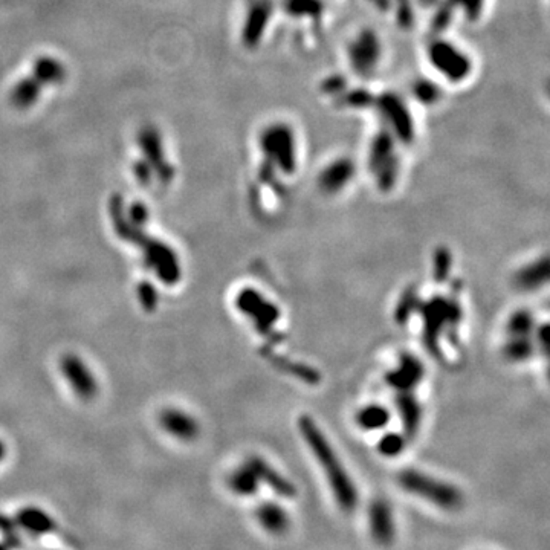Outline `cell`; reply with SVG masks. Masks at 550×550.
<instances>
[{
	"mask_svg": "<svg viewBox=\"0 0 550 550\" xmlns=\"http://www.w3.org/2000/svg\"><path fill=\"white\" fill-rule=\"evenodd\" d=\"M228 486L231 491L237 495L249 497L254 495L260 486V480L257 479L255 473L251 469L248 463H243L240 468H237L228 477Z\"/></svg>",
	"mask_w": 550,
	"mask_h": 550,
	"instance_id": "cell-20",
	"label": "cell"
},
{
	"mask_svg": "<svg viewBox=\"0 0 550 550\" xmlns=\"http://www.w3.org/2000/svg\"><path fill=\"white\" fill-rule=\"evenodd\" d=\"M42 92L43 86L40 84L34 77L32 75L23 77L12 86V89L10 92V101L16 109L22 110L29 109L38 101Z\"/></svg>",
	"mask_w": 550,
	"mask_h": 550,
	"instance_id": "cell-19",
	"label": "cell"
},
{
	"mask_svg": "<svg viewBox=\"0 0 550 550\" xmlns=\"http://www.w3.org/2000/svg\"><path fill=\"white\" fill-rule=\"evenodd\" d=\"M417 312L423 316V342L425 347L439 356V336L442 330L448 327L451 332H457V327L463 318V310L457 300H445L436 297L428 303H419Z\"/></svg>",
	"mask_w": 550,
	"mask_h": 550,
	"instance_id": "cell-3",
	"label": "cell"
},
{
	"mask_svg": "<svg viewBox=\"0 0 550 550\" xmlns=\"http://www.w3.org/2000/svg\"><path fill=\"white\" fill-rule=\"evenodd\" d=\"M136 141L142 153V159L150 165L159 181L162 184H170L173 181L175 167L167 161L162 135L156 125L144 124L142 127H139Z\"/></svg>",
	"mask_w": 550,
	"mask_h": 550,
	"instance_id": "cell-5",
	"label": "cell"
},
{
	"mask_svg": "<svg viewBox=\"0 0 550 550\" xmlns=\"http://www.w3.org/2000/svg\"><path fill=\"white\" fill-rule=\"evenodd\" d=\"M429 57L433 60L432 63L434 64V68L442 75H445L448 79H454V82L465 78L469 68H471V63H469V58L465 52L455 48L454 45L445 42L436 43L432 48V52H429Z\"/></svg>",
	"mask_w": 550,
	"mask_h": 550,
	"instance_id": "cell-7",
	"label": "cell"
},
{
	"mask_svg": "<svg viewBox=\"0 0 550 550\" xmlns=\"http://www.w3.org/2000/svg\"><path fill=\"white\" fill-rule=\"evenodd\" d=\"M370 534L373 540L381 546L392 545L395 540L396 527L393 520V511L386 500H375L368 511Z\"/></svg>",
	"mask_w": 550,
	"mask_h": 550,
	"instance_id": "cell-10",
	"label": "cell"
},
{
	"mask_svg": "<svg viewBox=\"0 0 550 550\" xmlns=\"http://www.w3.org/2000/svg\"><path fill=\"white\" fill-rule=\"evenodd\" d=\"M377 54H379V43L376 36L370 32L358 36L356 42L350 46V58L358 71H368L376 64Z\"/></svg>",
	"mask_w": 550,
	"mask_h": 550,
	"instance_id": "cell-16",
	"label": "cell"
},
{
	"mask_svg": "<svg viewBox=\"0 0 550 550\" xmlns=\"http://www.w3.org/2000/svg\"><path fill=\"white\" fill-rule=\"evenodd\" d=\"M549 282V258L542 255L538 260L521 268L514 277L515 286L521 290H535Z\"/></svg>",
	"mask_w": 550,
	"mask_h": 550,
	"instance_id": "cell-17",
	"label": "cell"
},
{
	"mask_svg": "<svg viewBox=\"0 0 550 550\" xmlns=\"http://www.w3.org/2000/svg\"><path fill=\"white\" fill-rule=\"evenodd\" d=\"M535 352V344L529 336H509L508 342L503 347L506 360L511 362H523L531 360Z\"/></svg>",
	"mask_w": 550,
	"mask_h": 550,
	"instance_id": "cell-24",
	"label": "cell"
},
{
	"mask_svg": "<svg viewBox=\"0 0 550 550\" xmlns=\"http://www.w3.org/2000/svg\"><path fill=\"white\" fill-rule=\"evenodd\" d=\"M355 176V165L347 158L336 159L332 164H329L326 168L321 171L318 177L320 188L327 195H335L341 191L346 185L352 181Z\"/></svg>",
	"mask_w": 550,
	"mask_h": 550,
	"instance_id": "cell-11",
	"label": "cell"
},
{
	"mask_svg": "<svg viewBox=\"0 0 550 550\" xmlns=\"http://www.w3.org/2000/svg\"><path fill=\"white\" fill-rule=\"evenodd\" d=\"M31 75L45 88V86H57L64 83L66 77H68V69L55 57L40 55L32 63Z\"/></svg>",
	"mask_w": 550,
	"mask_h": 550,
	"instance_id": "cell-15",
	"label": "cell"
},
{
	"mask_svg": "<svg viewBox=\"0 0 550 550\" xmlns=\"http://www.w3.org/2000/svg\"><path fill=\"white\" fill-rule=\"evenodd\" d=\"M247 463L255 473L257 479L260 480V483H266V485L273 488V491L275 494L286 497V499H292V497L297 495V489L292 483L288 479H284L282 474H278L273 466L268 465V463L262 459V457H249Z\"/></svg>",
	"mask_w": 550,
	"mask_h": 550,
	"instance_id": "cell-13",
	"label": "cell"
},
{
	"mask_svg": "<svg viewBox=\"0 0 550 550\" xmlns=\"http://www.w3.org/2000/svg\"><path fill=\"white\" fill-rule=\"evenodd\" d=\"M453 264V257L449 249L445 247H439L436 249L433 258V275L437 283H443L449 275V269Z\"/></svg>",
	"mask_w": 550,
	"mask_h": 550,
	"instance_id": "cell-27",
	"label": "cell"
},
{
	"mask_svg": "<svg viewBox=\"0 0 550 550\" xmlns=\"http://www.w3.org/2000/svg\"><path fill=\"white\" fill-rule=\"evenodd\" d=\"M508 335L509 336H531L535 329V318L529 310H516L508 321Z\"/></svg>",
	"mask_w": 550,
	"mask_h": 550,
	"instance_id": "cell-25",
	"label": "cell"
},
{
	"mask_svg": "<svg viewBox=\"0 0 550 550\" xmlns=\"http://www.w3.org/2000/svg\"><path fill=\"white\" fill-rule=\"evenodd\" d=\"M397 483L402 491L419 497L445 511H455L463 505V494L459 488L416 469L401 471L397 474Z\"/></svg>",
	"mask_w": 550,
	"mask_h": 550,
	"instance_id": "cell-2",
	"label": "cell"
},
{
	"mask_svg": "<svg viewBox=\"0 0 550 550\" xmlns=\"http://www.w3.org/2000/svg\"><path fill=\"white\" fill-rule=\"evenodd\" d=\"M547 324H542V326L538 329V346L542 349V352H547Z\"/></svg>",
	"mask_w": 550,
	"mask_h": 550,
	"instance_id": "cell-30",
	"label": "cell"
},
{
	"mask_svg": "<svg viewBox=\"0 0 550 550\" xmlns=\"http://www.w3.org/2000/svg\"><path fill=\"white\" fill-rule=\"evenodd\" d=\"M407 439L397 433H388L382 436V439L377 443V451L384 457H397L401 455L403 449H405Z\"/></svg>",
	"mask_w": 550,
	"mask_h": 550,
	"instance_id": "cell-28",
	"label": "cell"
},
{
	"mask_svg": "<svg viewBox=\"0 0 550 550\" xmlns=\"http://www.w3.org/2000/svg\"><path fill=\"white\" fill-rule=\"evenodd\" d=\"M388 422V410L382 405H376V403L361 408L356 414V423L366 432H376V429L387 427Z\"/></svg>",
	"mask_w": 550,
	"mask_h": 550,
	"instance_id": "cell-23",
	"label": "cell"
},
{
	"mask_svg": "<svg viewBox=\"0 0 550 550\" xmlns=\"http://www.w3.org/2000/svg\"><path fill=\"white\" fill-rule=\"evenodd\" d=\"M255 516L264 531L274 535L284 534L290 526L288 512L277 503H263L255 511Z\"/></svg>",
	"mask_w": 550,
	"mask_h": 550,
	"instance_id": "cell-18",
	"label": "cell"
},
{
	"mask_svg": "<svg viewBox=\"0 0 550 550\" xmlns=\"http://www.w3.org/2000/svg\"><path fill=\"white\" fill-rule=\"evenodd\" d=\"M298 429L303 436L304 442L312 451L316 462L320 463L323 473L326 474V479L332 489L335 500L342 511L352 512L358 506V489L355 483L350 479L346 468L338 459L335 449L330 445L327 437L323 434L320 427L315 421L309 416H301L298 421Z\"/></svg>",
	"mask_w": 550,
	"mask_h": 550,
	"instance_id": "cell-1",
	"label": "cell"
},
{
	"mask_svg": "<svg viewBox=\"0 0 550 550\" xmlns=\"http://www.w3.org/2000/svg\"><path fill=\"white\" fill-rule=\"evenodd\" d=\"M423 364L413 355L402 353L397 367L386 375V382L396 392H413L423 379Z\"/></svg>",
	"mask_w": 550,
	"mask_h": 550,
	"instance_id": "cell-9",
	"label": "cell"
},
{
	"mask_svg": "<svg viewBox=\"0 0 550 550\" xmlns=\"http://www.w3.org/2000/svg\"><path fill=\"white\" fill-rule=\"evenodd\" d=\"M62 372L74 390L75 395L82 399H92L97 395V381L94 373L86 366L83 360L75 355H68L62 360Z\"/></svg>",
	"mask_w": 550,
	"mask_h": 550,
	"instance_id": "cell-8",
	"label": "cell"
},
{
	"mask_svg": "<svg viewBox=\"0 0 550 550\" xmlns=\"http://www.w3.org/2000/svg\"><path fill=\"white\" fill-rule=\"evenodd\" d=\"M260 145L268 164L277 165L283 170V173H294L297 165L295 138L288 125H268L262 132Z\"/></svg>",
	"mask_w": 550,
	"mask_h": 550,
	"instance_id": "cell-4",
	"label": "cell"
},
{
	"mask_svg": "<svg viewBox=\"0 0 550 550\" xmlns=\"http://www.w3.org/2000/svg\"><path fill=\"white\" fill-rule=\"evenodd\" d=\"M266 12L268 8L262 2H257L251 6L247 22L243 26V42L247 45H254L260 38L264 23H266Z\"/></svg>",
	"mask_w": 550,
	"mask_h": 550,
	"instance_id": "cell-22",
	"label": "cell"
},
{
	"mask_svg": "<svg viewBox=\"0 0 550 550\" xmlns=\"http://www.w3.org/2000/svg\"><path fill=\"white\" fill-rule=\"evenodd\" d=\"M161 425L162 428L179 440H195L199 436V423L188 413L181 412L176 408H168L161 414Z\"/></svg>",
	"mask_w": 550,
	"mask_h": 550,
	"instance_id": "cell-12",
	"label": "cell"
},
{
	"mask_svg": "<svg viewBox=\"0 0 550 550\" xmlns=\"http://www.w3.org/2000/svg\"><path fill=\"white\" fill-rule=\"evenodd\" d=\"M266 358L271 362L274 364V366L278 370H282V372L288 373V375H292V376L298 377V379H301L303 382H308V384H318V382H320V373H318L316 370L312 368V367L304 366V364L294 362L290 360H286V358L277 356L273 352H269Z\"/></svg>",
	"mask_w": 550,
	"mask_h": 550,
	"instance_id": "cell-21",
	"label": "cell"
},
{
	"mask_svg": "<svg viewBox=\"0 0 550 550\" xmlns=\"http://www.w3.org/2000/svg\"><path fill=\"white\" fill-rule=\"evenodd\" d=\"M134 175L142 185H149L153 179V170L150 165L144 161V159H138L134 162Z\"/></svg>",
	"mask_w": 550,
	"mask_h": 550,
	"instance_id": "cell-29",
	"label": "cell"
},
{
	"mask_svg": "<svg viewBox=\"0 0 550 550\" xmlns=\"http://www.w3.org/2000/svg\"><path fill=\"white\" fill-rule=\"evenodd\" d=\"M396 407L401 414L403 433L407 437H414L422 422V407L413 392H397Z\"/></svg>",
	"mask_w": 550,
	"mask_h": 550,
	"instance_id": "cell-14",
	"label": "cell"
},
{
	"mask_svg": "<svg viewBox=\"0 0 550 550\" xmlns=\"http://www.w3.org/2000/svg\"><path fill=\"white\" fill-rule=\"evenodd\" d=\"M5 453H6V451H5V445H3V443H2V442H0V462H2V460H3V457H5Z\"/></svg>",
	"mask_w": 550,
	"mask_h": 550,
	"instance_id": "cell-31",
	"label": "cell"
},
{
	"mask_svg": "<svg viewBox=\"0 0 550 550\" xmlns=\"http://www.w3.org/2000/svg\"><path fill=\"white\" fill-rule=\"evenodd\" d=\"M236 306L243 315L253 320L258 334L264 336H271L275 323L280 320V309L255 289H243L236 298Z\"/></svg>",
	"mask_w": 550,
	"mask_h": 550,
	"instance_id": "cell-6",
	"label": "cell"
},
{
	"mask_svg": "<svg viewBox=\"0 0 550 550\" xmlns=\"http://www.w3.org/2000/svg\"><path fill=\"white\" fill-rule=\"evenodd\" d=\"M419 297H417L414 289H407L405 292L402 294L399 303H397L396 310H395V318L397 324H405L412 315L416 312L417 308H419Z\"/></svg>",
	"mask_w": 550,
	"mask_h": 550,
	"instance_id": "cell-26",
	"label": "cell"
}]
</instances>
